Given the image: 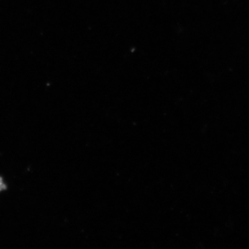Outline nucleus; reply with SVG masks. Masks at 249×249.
Segmentation results:
<instances>
[{"label":"nucleus","mask_w":249,"mask_h":249,"mask_svg":"<svg viewBox=\"0 0 249 249\" xmlns=\"http://www.w3.org/2000/svg\"><path fill=\"white\" fill-rule=\"evenodd\" d=\"M8 183L6 182L4 177L0 175V194L7 191Z\"/></svg>","instance_id":"f257e3e1"}]
</instances>
